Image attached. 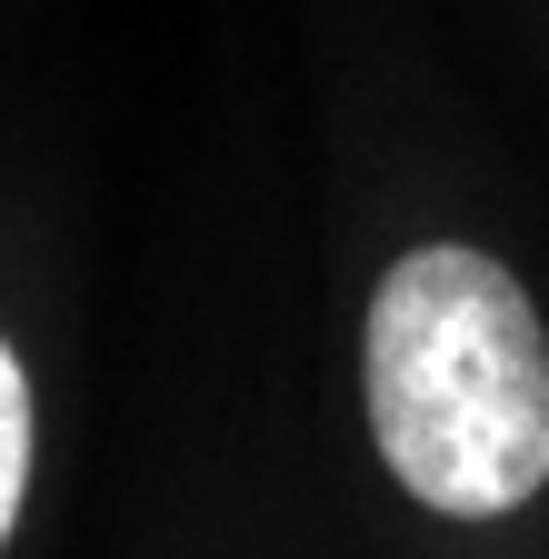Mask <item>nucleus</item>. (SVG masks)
<instances>
[{
    "label": "nucleus",
    "mask_w": 549,
    "mask_h": 559,
    "mask_svg": "<svg viewBox=\"0 0 549 559\" xmlns=\"http://www.w3.org/2000/svg\"><path fill=\"white\" fill-rule=\"evenodd\" d=\"M370 430L450 520H500L549 479V340L490 250L430 240L370 290Z\"/></svg>",
    "instance_id": "f257e3e1"
},
{
    "label": "nucleus",
    "mask_w": 549,
    "mask_h": 559,
    "mask_svg": "<svg viewBox=\"0 0 549 559\" xmlns=\"http://www.w3.org/2000/svg\"><path fill=\"white\" fill-rule=\"evenodd\" d=\"M21 489H31V380H21L11 349H0V539L21 520Z\"/></svg>",
    "instance_id": "f03ea898"
}]
</instances>
